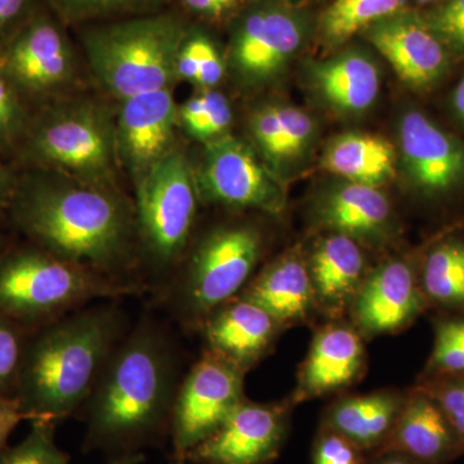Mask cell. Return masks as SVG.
Returning a JSON list of instances; mask_svg holds the SVG:
<instances>
[{
    "mask_svg": "<svg viewBox=\"0 0 464 464\" xmlns=\"http://www.w3.org/2000/svg\"><path fill=\"white\" fill-rule=\"evenodd\" d=\"M177 371L172 343L157 324L142 320L116 344L83 406L84 450L115 458L170 438Z\"/></svg>",
    "mask_w": 464,
    "mask_h": 464,
    "instance_id": "6da1fadb",
    "label": "cell"
},
{
    "mask_svg": "<svg viewBox=\"0 0 464 464\" xmlns=\"http://www.w3.org/2000/svg\"><path fill=\"white\" fill-rule=\"evenodd\" d=\"M9 207L18 227L39 248L132 284L119 274L130 262L136 217L110 188L66 176H34L16 185Z\"/></svg>",
    "mask_w": 464,
    "mask_h": 464,
    "instance_id": "7a4b0ae2",
    "label": "cell"
},
{
    "mask_svg": "<svg viewBox=\"0 0 464 464\" xmlns=\"http://www.w3.org/2000/svg\"><path fill=\"white\" fill-rule=\"evenodd\" d=\"M112 302L85 306L41 326L27 342L14 398L29 420L57 423L78 413L123 338Z\"/></svg>",
    "mask_w": 464,
    "mask_h": 464,
    "instance_id": "3957f363",
    "label": "cell"
},
{
    "mask_svg": "<svg viewBox=\"0 0 464 464\" xmlns=\"http://www.w3.org/2000/svg\"><path fill=\"white\" fill-rule=\"evenodd\" d=\"M141 289L51 255L38 246L0 258V314L23 328L47 325L96 299Z\"/></svg>",
    "mask_w": 464,
    "mask_h": 464,
    "instance_id": "277c9868",
    "label": "cell"
},
{
    "mask_svg": "<svg viewBox=\"0 0 464 464\" xmlns=\"http://www.w3.org/2000/svg\"><path fill=\"white\" fill-rule=\"evenodd\" d=\"M186 33L173 14L136 18L90 30L85 53L100 84L123 101L170 88Z\"/></svg>",
    "mask_w": 464,
    "mask_h": 464,
    "instance_id": "5b68a950",
    "label": "cell"
},
{
    "mask_svg": "<svg viewBox=\"0 0 464 464\" xmlns=\"http://www.w3.org/2000/svg\"><path fill=\"white\" fill-rule=\"evenodd\" d=\"M262 255V237L250 225H227L208 232L192 250L170 302L183 322L199 324L240 295Z\"/></svg>",
    "mask_w": 464,
    "mask_h": 464,
    "instance_id": "8992f818",
    "label": "cell"
},
{
    "mask_svg": "<svg viewBox=\"0 0 464 464\" xmlns=\"http://www.w3.org/2000/svg\"><path fill=\"white\" fill-rule=\"evenodd\" d=\"M25 154L38 166L109 188L118 163L115 123L93 105L52 110L30 128Z\"/></svg>",
    "mask_w": 464,
    "mask_h": 464,
    "instance_id": "52a82bcc",
    "label": "cell"
},
{
    "mask_svg": "<svg viewBox=\"0 0 464 464\" xmlns=\"http://www.w3.org/2000/svg\"><path fill=\"white\" fill-rule=\"evenodd\" d=\"M136 188L137 234L152 264L166 270L190 240L199 199L197 176L173 149L136 179Z\"/></svg>",
    "mask_w": 464,
    "mask_h": 464,
    "instance_id": "ba28073f",
    "label": "cell"
},
{
    "mask_svg": "<svg viewBox=\"0 0 464 464\" xmlns=\"http://www.w3.org/2000/svg\"><path fill=\"white\" fill-rule=\"evenodd\" d=\"M244 377L246 372L224 356L208 348L201 353L174 399L170 440L176 462H183L246 400Z\"/></svg>",
    "mask_w": 464,
    "mask_h": 464,
    "instance_id": "9c48e42d",
    "label": "cell"
},
{
    "mask_svg": "<svg viewBox=\"0 0 464 464\" xmlns=\"http://www.w3.org/2000/svg\"><path fill=\"white\" fill-rule=\"evenodd\" d=\"M197 181L201 194L225 206L270 215H279L285 207L279 179L248 145L230 134L206 142Z\"/></svg>",
    "mask_w": 464,
    "mask_h": 464,
    "instance_id": "30bf717a",
    "label": "cell"
},
{
    "mask_svg": "<svg viewBox=\"0 0 464 464\" xmlns=\"http://www.w3.org/2000/svg\"><path fill=\"white\" fill-rule=\"evenodd\" d=\"M288 427V406L243 400L209 438L183 462L270 464L279 454Z\"/></svg>",
    "mask_w": 464,
    "mask_h": 464,
    "instance_id": "8fae6325",
    "label": "cell"
},
{
    "mask_svg": "<svg viewBox=\"0 0 464 464\" xmlns=\"http://www.w3.org/2000/svg\"><path fill=\"white\" fill-rule=\"evenodd\" d=\"M0 72L20 94L45 96L70 81L74 57L56 24L34 14L0 48Z\"/></svg>",
    "mask_w": 464,
    "mask_h": 464,
    "instance_id": "7c38bea8",
    "label": "cell"
},
{
    "mask_svg": "<svg viewBox=\"0 0 464 464\" xmlns=\"http://www.w3.org/2000/svg\"><path fill=\"white\" fill-rule=\"evenodd\" d=\"M364 32L399 78L415 90L432 87L447 72L450 52L426 18L415 12L402 9Z\"/></svg>",
    "mask_w": 464,
    "mask_h": 464,
    "instance_id": "4fadbf2b",
    "label": "cell"
},
{
    "mask_svg": "<svg viewBox=\"0 0 464 464\" xmlns=\"http://www.w3.org/2000/svg\"><path fill=\"white\" fill-rule=\"evenodd\" d=\"M304 39V23L288 9L275 5L252 9L232 36V66L246 83L267 81L282 72Z\"/></svg>",
    "mask_w": 464,
    "mask_h": 464,
    "instance_id": "5bb4252c",
    "label": "cell"
},
{
    "mask_svg": "<svg viewBox=\"0 0 464 464\" xmlns=\"http://www.w3.org/2000/svg\"><path fill=\"white\" fill-rule=\"evenodd\" d=\"M177 109L170 88L121 101L115 121L116 157L134 179L174 149Z\"/></svg>",
    "mask_w": 464,
    "mask_h": 464,
    "instance_id": "9a60e30c",
    "label": "cell"
},
{
    "mask_svg": "<svg viewBox=\"0 0 464 464\" xmlns=\"http://www.w3.org/2000/svg\"><path fill=\"white\" fill-rule=\"evenodd\" d=\"M399 141L406 173L418 190L448 194L464 181V142L423 112L411 110L402 116Z\"/></svg>",
    "mask_w": 464,
    "mask_h": 464,
    "instance_id": "2e32d148",
    "label": "cell"
},
{
    "mask_svg": "<svg viewBox=\"0 0 464 464\" xmlns=\"http://www.w3.org/2000/svg\"><path fill=\"white\" fill-rule=\"evenodd\" d=\"M422 308V290L413 268L401 259H389L366 274L351 306L357 328L366 337L402 331Z\"/></svg>",
    "mask_w": 464,
    "mask_h": 464,
    "instance_id": "e0dca14e",
    "label": "cell"
},
{
    "mask_svg": "<svg viewBox=\"0 0 464 464\" xmlns=\"http://www.w3.org/2000/svg\"><path fill=\"white\" fill-rule=\"evenodd\" d=\"M199 325L208 350L246 373L267 355L282 329L264 308L239 295L217 307Z\"/></svg>",
    "mask_w": 464,
    "mask_h": 464,
    "instance_id": "ac0fdd59",
    "label": "cell"
},
{
    "mask_svg": "<svg viewBox=\"0 0 464 464\" xmlns=\"http://www.w3.org/2000/svg\"><path fill=\"white\" fill-rule=\"evenodd\" d=\"M365 366V348L355 329L331 324L316 333L301 365L292 402L323 398L355 383Z\"/></svg>",
    "mask_w": 464,
    "mask_h": 464,
    "instance_id": "d6986e66",
    "label": "cell"
},
{
    "mask_svg": "<svg viewBox=\"0 0 464 464\" xmlns=\"http://www.w3.org/2000/svg\"><path fill=\"white\" fill-rule=\"evenodd\" d=\"M386 450L400 451L422 464H442L464 449L438 401L418 389L405 396L395 429L380 451Z\"/></svg>",
    "mask_w": 464,
    "mask_h": 464,
    "instance_id": "ffe728a7",
    "label": "cell"
},
{
    "mask_svg": "<svg viewBox=\"0 0 464 464\" xmlns=\"http://www.w3.org/2000/svg\"><path fill=\"white\" fill-rule=\"evenodd\" d=\"M307 267L316 306L333 316L353 306L368 274L360 244L338 232L317 241Z\"/></svg>",
    "mask_w": 464,
    "mask_h": 464,
    "instance_id": "44dd1931",
    "label": "cell"
},
{
    "mask_svg": "<svg viewBox=\"0 0 464 464\" xmlns=\"http://www.w3.org/2000/svg\"><path fill=\"white\" fill-rule=\"evenodd\" d=\"M316 218L324 228L357 243H380L392 226V209L380 188L344 182L323 195Z\"/></svg>",
    "mask_w": 464,
    "mask_h": 464,
    "instance_id": "7402d4cb",
    "label": "cell"
},
{
    "mask_svg": "<svg viewBox=\"0 0 464 464\" xmlns=\"http://www.w3.org/2000/svg\"><path fill=\"white\" fill-rule=\"evenodd\" d=\"M240 298L264 308L280 325L302 323L316 307L307 262L286 253L246 284Z\"/></svg>",
    "mask_w": 464,
    "mask_h": 464,
    "instance_id": "603a6c76",
    "label": "cell"
},
{
    "mask_svg": "<svg viewBox=\"0 0 464 464\" xmlns=\"http://www.w3.org/2000/svg\"><path fill=\"white\" fill-rule=\"evenodd\" d=\"M405 396L392 391L348 396L326 411L324 427L334 430L365 451H380L395 429Z\"/></svg>",
    "mask_w": 464,
    "mask_h": 464,
    "instance_id": "cb8c5ba5",
    "label": "cell"
},
{
    "mask_svg": "<svg viewBox=\"0 0 464 464\" xmlns=\"http://www.w3.org/2000/svg\"><path fill=\"white\" fill-rule=\"evenodd\" d=\"M322 166L347 182L381 188L395 176L396 150L383 137L348 132L326 146Z\"/></svg>",
    "mask_w": 464,
    "mask_h": 464,
    "instance_id": "d4e9b609",
    "label": "cell"
},
{
    "mask_svg": "<svg viewBox=\"0 0 464 464\" xmlns=\"http://www.w3.org/2000/svg\"><path fill=\"white\" fill-rule=\"evenodd\" d=\"M313 75L324 99L342 111H364L380 93L378 67L359 52H347L319 63Z\"/></svg>",
    "mask_w": 464,
    "mask_h": 464,
    "instance_id": "484cf974",
    "label": "cell"
},
{
    "mask_svg": "<svg viewBox=\"0 0 464 464\" xmlns=\"http://www.w3.org/2000/svg\"><path fill=\"white\" fill-rule=\"evenodd\" d=\"M406 0H333L322 17L324 38L342 44L378 21L404 9Z\"/></svg>",
    "mask_w": 464,
    "mask_h": 464,
    "instance_id": "4316f807",
    "label": "cell"
},
{
    "mask_svg": "<svg viewBox=\"0 0 464 464\" xmlns=\"http://www.w3.org/2000/svg\"><path fill=\"white\" fill-rule=\"evenodd\" d=\"M423 292L433 301L464 307V244L445 241L427 256Z\"/></svg>",
    "mask_w": 464,
    "mask_h": 464,
    "instance_id": "83f0119b",
    "label": "cell"
},
{
    "mask_svg": "<svg viewBox=\"0 0 464 464\" xmlns=\"http://www.w3.org/2000/svg\"><path fill=\"white\" fill-rule=\"evenodd\" d=\"M179 124L192 139L209 142L227 134L232 121L230 103L215 90H201L177 109Z\"/></svg>",
    "mask_w": 464,
    "mask_h": 464,
    "instance_id": "f1b7e54d",
    "label": "cell"
},
{
    "mask_svg": "<svg viewBox=\"0 0 464 464\" xmlns=\"http://www.w3.org/2000/svg\"><path fill=\"white\" fill-rule=\"evenodd\" d=\"M32 430L16 447L0 451V464H69L70 457L57 447L56 423L33 420Z\"/></svg>",
    "mask_w": 464,
    "mask_h": 464,
    "instance_id": "f546056e",
    "label": "cell"
},
{
    "mask_svg": "<svg viewBox=\"0 0 464 464\" xmlns=\"http://www.w3.org/2000/svg\"><path fill=\"white\" fill-rule=\"evenodd\" d=\"M429 369L433 374L464 375V320H442L436 326Z\"/></svg>",
    "mask_w": 464,
    "mask_h": 464,
    "instance_id": "4dcf8cb0",
    "label": "cell"
},
{
    "mask_svg": "<svg viewBox=\"0 0 464 464\" xmlns=\"http://www.w3.org/2000/svg\"><path fill=\"white\" fill-rule=\"evenodd\" d=\"M23 326L0 314V396H14L27 342Z\"/></svg>",
    "mask_w": 464,
    "mask_h": 464,
    "instance_id": "1f68e13d",
    "label": "cell"
},
{
    "mask_svg": "<svg viewBox=\"0 0 464 464\" xmlns=\"http://www.w3.org/2000/svg\"><path fill=\"white\" fill-rule=\"evenodd\" d=\"M424 18L451 54L464 56V0H444Z\"/></svg>",
    "mask_w": 464,
    "mask_h": 464,
    "instance_id": "d6a6232c",
    "label": "cell"
},
{
    "mask_svg": "<svg viewBox=\"0 0 464 464\" xmlns=\"http://www.w3.org/2000/svg\"><path fill=\"white\" fill-rule=\"evenodd\" d=\"M279 114L282 121V164L299 157L307 149L315 132V124L306 112L292 106H279Z\"/></svg>",
    "mask_w": 464,
    "mask_h": 464,
    "instance_id": "836d02e7",
    "label": "cell"
},
{
    "mask_svg": "<svg viewBox=\"0 0 464 464\" xmlns=\"http://www.w3.org/2000/svg\"><path fill=\"white\" fill-rule=\"evenodd\" d=\"M26 130L20 92L0 72V151L12 148Z\"/></svg>",
    "mask_w": 464,
    "mask_h": 464,
    "instance_id": "e575fe53",
    "label": "cell"
},
{
    "mask_svg": "<svg viewBox=\"0 0 464 464\" xmlns=\"http://www.w3.org/2000/svg\"><path fill=\"white\" fill-rule=\"evenodd\" d=\"M420 389L438 401L464 449V375H445L444 380Z\"/></svg>",
    "mask_w": 464,
    "mask_h": 464,
    "instance_id": "d590c367",
    "label": "cell"
},
{
    "mask_svg": "<svg viewBox=\"0 0 464 464\" xmlns=\"http://www.w3.org/2000/svg\"><path fill=\"white\" fill-rule=\"evenodd\" d=\"M314 464H366L365 451L343 435L322 427L314 444Z\"/></svg>",
    "mask_w": 464,
    "mask_h": 464,
    "instance_id": "8d00e7d4",
    "label": "cell"
},
{
    "mask_svg": "<svg viewBox=\"0 0 464 464\" xmlns=\"http://www.w3.org/2000/svg\"><path fill=\"white\" fill-rule=\"evenodd\" d=\"M151 2L154 0H53L60 14L72 21L132 11Z\"/></svg>",
    "mask_w": 464,
    "mask_h": 464,
    "instance_id": "74e56055",
    "label": "cell"
},
{
    "mask_svg": "<svg viewBox=\"0 0 464 464\" xmlns=\"http://www.w3.org/2000/svg\"><path fill=\"white\" fill-rule=\"evenodd\" d=\"M225 74V63L216 45L208 36L201 39L200 66L194 84L200 90H215Z\"/></svg>",
    "mask_w": 464,
    "mask_h": 464,
    "instance_id": "f35d334b",
    "label": "cell"
},
{
    "mask_svg": "<svg viewBox=\"0 0 464 464\" xmlns=\"http://www.w3.org/2000/svg\"><path fill=\"white\" fill-rule=\"evenodd\" d=\"M34 0H0V48L33 16Z\"/></svg>",
    "mask_w": 464,
    "mask_h": 464,
    "instance_id": "ab89813d",
    "label": "cell"
},
{
    "mask_svg": "<svg viewBox=\"0 0 464 464\" xmlns=\"http://www.w3.org/2000/svg\"><path fill=\"white\" fill-rule=\"evenodd\" d=\"M25 420L26 414L14 396H0V451L7 448V440L18 423Z\"/></svg>",
    "mask_w": 464,
    "mask_h": 464,
    "instance_id": "60d3db41",
    "label": "cell"
},
{
    "mask_svg": "<svg viewBox=\"0 0 464 464\" xmlns=\"http://www.w3.org/2000/svg\"><path fill=\"white\" fill-rule=\"evenodd\" d=\"M186 7L201 16L219 18L239 7L243 0H182Z\"/></svg>",
    "mask_w": 464,
    "mask_h": 464,
    "instance_id": "b9f144b4",
    "label": "cell"
},
{
    "mask_svg": "<svg viewBox=\"0 0 464 464\" xmlns=\"http://www.w3.org/2000/svg\"><path fill=\"white\" fill-rule=\"evenodd\" d=\"M366 464H422L404 453L395 450L380 451L375 453L373 459Z\"/></svg>",
    "mask_w": 464,
    "mask_h": 464,
    "instance_id": "7bdbcfd3",
    "label": "cell"
},
{
    "mask_svg": "<svg viewBox=\"0 0 464 464\" xmlns=\"http://www.w3.org/2000/svg\"><path fill=\"white\" fill-rule=\"evenodd\" d=\"M14 188H16V183L14 182L7 168L0 163V208L9 207L12 197H14Z\"/></svg>",
    "mask_w": 464,
    "mask_h": 464,
    "instance_id": "ee69618b",
    "label": "cell"
},
{
    "mask_svg": "<svg viewBox=\"0 0 464 464\" xmlns=\"http://www.w3.org/2000/svg\"><path fill=\"white\" fill-rule=\"evenodd\" d=\"M451 108L457 118L464 124V76L451 94Z\"/></svg>",
    "mask_w": 464,
    "mask_h": 464,
    "instance_id": "f6af8a7d",
    "label": "cell"
},
{
    "mask_svg": "<svg viewBox=\"0 0 464 464\" xmlns=\"http://www.w3.org/2000/svg\"><path fill=\"white\" fill-rule=\"evenodd\" d=\"M142 462H145V456L142 453H132L112 458L108 464H141Z\"/></svg>",
    "mask_w": 464,
    "mask_h": 464,
    "instance_id": "bcb514c9",
    "label": "cell"
},
{
    "mask_svg": "<svg viewBox=\"0 0 464 464\" xmlns=\"http://www.w3.org/2000/svg\"><path fill=\"white\" fill-rule=\"evenodd\" d=\"M420 5H429V3L436 2V0H415Z\"/></svg>",
    "mask_w": 464,
    "mask_h": 464,
    "instance_id": "7dc6e473",
    "label": "cell"
},
{
    "mask_svg": "<svg viewBox=\"0 0 464 464\" xmlns=\"http://www.w3.org/2000/svg\"><path fill=\"white\" fill-rule=\"evenodd\" d=\"M174 464H188V462H176ZM191 464H199V463H191Z\"/></svg>",
    "mask_w": 464,
    "mask_h": 464,
    "instance_id": "c3c4849f",
    "label": "cell"
}]
</instances>
